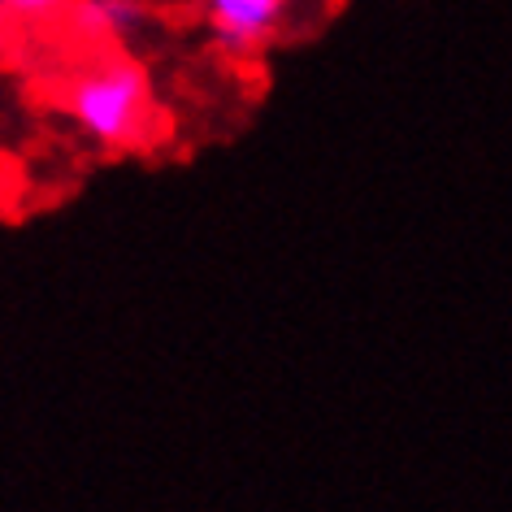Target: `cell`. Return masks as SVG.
I'll return each instance as SVG.
<instances>
[{
    "mask_svg": "<svg viewBox=\"0 0 512 512\" xmlns=\"http://www.w3.org/2000/svg\"><path fill=\"white\" fill-rule=\"evenodd\" d=\"M61 109L100 148H135L152 126V87L126 57H109L74 70L61 92Z\"/></svg>",
    "mask_w": 512,
    "mask_h": 512,
    "instance_id": "6da1fadb",
    "label": "cell"
},
{
    "mask_svg": "<svg viewBox=\"0 0 512 512\" xmlns=\"http://www.w3.org/2000/svg\"><path fill=\"white\" fill-rule=\"evenodd\" d=\"M200 9L226 53H252L278 31L287 0H200Z\"/></svg>",
    "mask_w": 512,
    "mask_h": 512,
    "instance_id": "7a4b0ae2",
    "label": "cell"
},
{
    "mask_svg": "<svg viewBox=\"0 0 512 512\" xmlns=\"http://www.w3.org/2000/svg\"><path fill=\"white\" fill-rule=\"evenodd\" d=\"M79 22L109 35V40H131L139 31V22H144V5L139 0H83Z\"/></svg>",
    "mask_w": 512,
    "mask_h": 512,
    "instance_id": "3957f363",
    "label": "cell"
},
{
    "mask_svg": "<svg viewBox=\"0 0 512 512\" xmlns=\"http://www.w3.org/2000/svg\"><path fill=\"white\" fill-rule=\"evenodd\" d=\"M61 0H0L5 14H18V18H40V14H53Z\"/></svg>",
    "mask_w": 512,
    "mask_h": 512,
    "instance_id": "277c9868",
    "label": "cell"
}]
</instances>
